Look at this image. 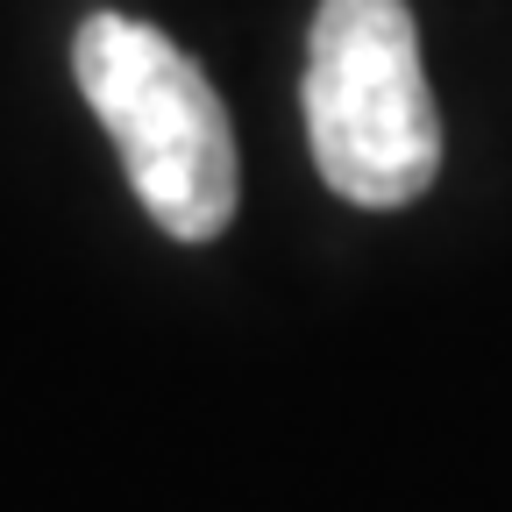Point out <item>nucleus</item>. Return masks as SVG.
<instances>
[{
  "instance_id": "1",
  "label": "nucleus",
  "mask_w": 512,
  "mask_h": 512,
  "mask_svg": "<svg viewBox=\"0 0 512 512\" xmlns=\"http://www.w3.org/2000/svg\"><path fill=\"white\" fill-rule=\"evenodd\" d=\"M72 79L121 150L143 214L171 242H214L235 221V128L207 72L136 15H86Z\"/></svg>"
},
{
  "instance_id": "2",
  "label": "nucleus",
  "mask_w": 512,
  "mask_h": 512,
  "mask_svg": "<svg viewBox=\"0 0 512 512\" xmlns=\"http://www.w3.org/2000/svg\"><path fill=\"white\" fill-rule=\"evenodd\" d=\"M306 143L356 207H406L441 171V114L406 0H320L306 36Z\"/></svg>"
}]
</instances>
